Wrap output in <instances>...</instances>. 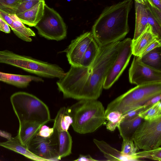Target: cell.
I'll list each match as a JSON object with an SVG mask.
<instances>
[{"label":"cell","instance_id":"44dd1931","mask_svg":"<svg viewBox=\"0 0 161 161\" xmlns=\"http://www.w3.org/2000/svg\"><path fill=\"white\" fill-rule=\"evenodd\" d=\"M72 123V119L68 107H63L58 110L54 119V129L57 131L68 130Z\"/></svg>","mask_w":161,"mask_h":161},{"label":"cell","instance_id":"74e56055","mask_svg":"<svg viewBox=\"0 0 161 161\" xmlns=\"http://www.w3.org/2000/svg\"><path fill=\"white\" fill-rule=\"evenodd\" d=\"M149 1L153 5L161 10V0H149Z\"/></svg>","mask_w":161,"mask_h":161},{"label":"cell","instance_id":"4316f807","mask_svg":"<svg viewBox=\"0 0 161 161\" xmlns=\"http://www.w3.org/2000/svg\"><path fill=\"white\" fill-rule=\"evenodd\" d=\"M21 0H0V11L8 14H15Z\"/></svg>","mask_w":161,"mask_h":161},{"label":"cell","instance_id":"5bb4252c","mask_svg":"<svg viewBox=\"0 0 161 161\" xmlns=\"http://www.w3.org/2000/svg\"><path fill=\"white\" fill-rule=\"evenodd\" d=\"M45 4L44 0L41 1L31 9L16 15L24 24L35 27L42 17Z\"/></svg>","mask_w":161,"mask_h":161},{"label":"cell","instance_id":"1f68e13d","mask_svg":"<svg viewBox=\"0 0 161 161\" xmlns=\"http://www.w3.org/2000/svg\"><path fill=\"white\" fill-rule=\"evenodd\" d=\"M160 47H161V39L156 38L149 44L138 57H140L154 48Z\"/></svg>","mask_w":161,"mask_h":161},{"label":"cell","instance_id":"7402d4cb","mask_svg":"<svg viewBox=\"0 0 161 161\" xmlns=\"http://www.w3.org/2000/svg\"><path fill=\"white\" fill-rule=\"evenodd\" d=\"M139 58L145 64L161 71V47L154 48Z\"/></svg>","mask_w":161,"mask_h":161},{"label":"cell","instance_id":"8992f818","mask_svg":"<svg viewBox=\"0 0 161 161\" xmlns=\"http://www.w3.org/2000/svg\"><path fill=\"white\" fill-rule=\"evenodd\" d=\"M35 27L40 36L48 40L59 41L67 36V28L62 18L46 4L42 17Z\"/></svg>","mask_w":161,"mask_h":161},{"label":"cell","instance_id":"d6a6232c","mask_svg":"<svg viewBox=\"0 0 161 161\" xmlns=\"http://www.w3.org/2000/svg\"><path fill=\"white\" fill-rule=\"evenodd\" d=\"M54 131L53 127L50 128L44 125L41 127L37 135L43 137H48L53 134Z\"/></svg>","mask_w":161,"mask_h":161},{"label":"cell","instance_id":"f546056e","mask_svg":"<svg viewBox=\"0 0 161 161\" xmlns=\"http://www.w3.org/2000/svg\"><path fill=\"white\" fill-rule=\"evenodd\" d=\"M42 0H34L21 3L16 10L15 14H18L31 9Z\"/></svg>","mask_w":161,"mask_h":161},{"label":"cell","instance_id":"7a4b0ae2","mask_svg":"<svg viewBox=\"0 0 161 161\" xmlns=\"http://www.w3.org/2000/svg\"><path fill=\"white\" fill-rule=\"evenodd\" d=\"M74 130L85 134L95 131L105 122L104 108L97 99H83L68 107Z\"/></svg>","mask_w":161,"mask_h":161},{"label":"cell","instance_id":"ab89813d","mask_svg":"<svg viewBox=\"0 0 161 161\" xmlns=\"http://www.w3.org/2000/svg\"><path fill=\"white\" fill-rule=\"evenodd\" d=\"M34 0H21V3L26 1H31Z\"/></svg>","mask_w":161,"mask_h":161},{"label":"cell","instance_id":"cb8c5ba5","mask_svg":"<svg viewBox=\"0 0 161 161\" xmlns=\"http://www.w3.org/2000/svg\"><path fill=\"white\" fill-rule=\"evenodd\" d=\"M138 115L145 120L153 119L161 116L160 101L149 106L145 110L140 113Z\"/></svg>","mask_w":161,"mask_h":161},{"label":"cell","instance_id":"e575fe53","mask_svg":"<svg viewBox=\"0 0 161 161\" xmlns=\"http://www.w3.org/2000/svg\"><path fill=\"white\" fill-rule=\"evenodd\" d=\"M161 98V94L155 96L150 99L145 103L144 105L147 107L152 105L160 101Z\"/></svg>","mask_w":161,"mask_h":161},{"label":"cell","instance_id":"3957f363","mask_svg":"<svg viewBox=\"0 0 161 161\" xmlns=\"http://www.w3.org/2000/svg\"><path fill=\"white\" fill-rule=\"evenodd\" d=\"M10 100L19 123L31 121L44 125L51 120L47 106L32 94L16 92L11 95Z\"/></svg>","mask_w":161,"mask_h":161},{"label":"cell","instance_id":"9a60e30c","mask_svg":"<svg viewBox=\"0 0 161 161\" xmlns=\"http://www.w3.org/2000/svg\"><path fill=\"white\" fill-rule=\"evenodd\" d=\"M19 124L17 135L22 143L27 148L43 125L31 121H24L19 123Z\"/></svg>","mask_w":161,"mask_h":161},{"label":"cell","instance_id":"f1b7e54d","mask_svg":"<svg viewBox=\"0 0 161 161\" xmlns=\"http://www.w3.org/2000/svg\"><path fill=\"white\" fill-rule=\"evenodd\" d=\"M146 8L148 23L151 26L154 33L161 38V23L154 17L150 10L147 7Z\"/></svg>","mask_w":161,"mask_h":161},{"label":"cell","instance_id":"4dcf8cb0","mask_svg":"<svg viewBox=\"0 0 161 161\" xmlns=\"http://www.w3.org/2000/svg\"><path fill=\"white\" fill-rule=\"evenodd\" d=\"M149 106L146 107L143 105L131 110L123 114L122 121L130 119L136 117Z\"/></svg>","mask_w":161,"mask_h":161},{"label":"cell","instance_id":"484cf974","mask_svg":"<svg viewBox=\"0 0 161 161\" xmlns=\"http://www.w3.org/2000/svg\"><path fill=\"white\" fill-rule=\"evenodd\" d=\"M135 156L137 159L148 158L158 161H161V148L160 147L155 149L136 152Z\"/></svg>","mask_w":161,"mask_h":161},{"label":"cell","instance_id":"603a6c76","mask_svg":"<svg viewBox=\"0 0 161 161\" xmlns=\"http://www.w3.org/2000/svg\"><path fill=\"white\" fill-rule=\"evenodd\" d=\"M99 48V46L93 38L83 56L80 67H88L92 64L97 54Z\"/></svg>","mask_w":161,"mask_h":161},{"label":"cell","instance_id":"d6986e66","mask_svg":"<svg viewBox=\"0 0 161 161\" xmlns=\"http://www.w3.org/2000/svg\"><path fill=\"white\" fill-rule=\"evenodd\" d=\"M55 130L57 134L58 156L61 159L71 154L72 143V137L68 130Z\"/></svg>","mask_w":161,"mask_h":161},{"label":"cell","instance_id":"8d00e7d4","mask_svg":"<svg viewBox=\"0 0 161 161\" xmlns=\"http://www.w3.org/2000/svg\"><path fill=\"white\" fill-rule=\"evenodd\" d=\"M0 136L5 138L8 140H10L12 137L10 133L1 130H0Z\"/></svg>","mask_w":161,"mask_h":161},{"label":"cell","instance_id":"30bf717a","mask_svg":"<svg viewBox=\"0 0 161 161\" xmlns=\"http://www.w3.org/2000/svg\"><path fill=\"white\" fill-rule=\"evenodd\" d=\"M93 38L92 33L87 32L71 41L64 51L66 53L68 60L71 66L80 67L83 56Z\"/></svg>","mask_w":161,"mask_h":161},{"label":"cell","instance_id":"ac0fdd59","mask_svg":"<svg viewBox=\"0 0 161 161\" xmlns=\"http://www.w3.org/2000/svg\"><path fill=\"white\" fill-rule=\"evenodd\" d=\"M136 22L134 34L132 41L136 40L146 28L148 24L147 14L145 5L135 1Z\"/></svg>","mask_w":161,"mask_h":161},{"label":"cell","instance_id":"6da1fadb","mask_svg":"<svg viewBox=\"0 0 161 161\" xmlns=\"http://www.w3.org/2000/svg\"><path fill=\"white\" fill-rule=\"evenodd\" d=\"M132 4V0H124L104 9L92 29L99 47L120 41L128 33V16Z\"/></svg>","mask_w":161,"mask_h":161},{"label":"cell","instance_id":"8fae6325","mask_svg":"<svg viewBox=\"0 0 161 161\" xmlns=\"http://www.w3.org/2000/svg\"><path fill=\"white\" fill-rule=\"evenodd\" d=\"M0 15L6 21L16 36L22 40L31 42L32 41L31 37L36 36L35 32L24 25L15 14H8L0 11Z\"/></svg>","mask_w":161,"mask_h":161},{"label":"cell","instance_id":"9c48e42d","mask_svg":"<svg viewBox=\"0 0 161 161\" xmlns=\"http://www.w3.org/2000/svg\"><path fill=\"white\" fill-rule=\"evenodd\" d=\"M130 83L137 85L161 83V71L142 62L137 56H134L129 70Z\"/></svg>","mask_w":161,"mask_h":161},{"label":"cell","instance_id":"836d02e7","mask_svg":"<svg viewBox=\"0 0 161 161\" xmlns=\"http://www.w3.org/2000/svg\"><path fill=\"white\" fill-rule=\"evenodd\" d=\"M0 31L6 33H9L11 31L9 26L0 15Z\"/></svg>","mask_w":161,"mask_h":161},{"label":"cell","instance_id":"d590c367","mask_svg":"<svg viewBox=\"0 0 161 161\" xmlns=\"http://www.w3.org/2000/svg\"><path fill=\"white\" fill-rule=\"evenodd\" d=\"M97 160L92 158L89 155H80L79 158L75 160V161H95Z\"/></svg>","mask_w":161,"mask_h":161},{"label":"cell","instance_id":"2e32d148","mask_svg":"<svg viewBox=\"0 0 161 161\" xmlns=\"http://www.w3.org/2000/svg\"><path fill=\"white\" fill-rule=\"evenodd\" d=\"M0 81L20 88L27 87L32 81L43 82L39 77L5 73L0 71Z\"/></svg>","mask_w":161,"mask_h":161},{"label":"cell","instance_id":"d4e9b609","mask_svg":"<svg viewBox=\"0 0 161 161\" xmlns=\"http://www.w3.org/2000/svg\"><path fill=\"white\" fill-rule=\"evenodd\" d=\"M123 114L118 111H114L109 113L106 116L108 121L106 128L111 131H114L122 121Z\"/></svg>","mask_w":161,"mask_h":161},{"label":"cell","instance_id":"ba28073f","mask_svg":"<svg viewBox=\"0 0 161 161\" xmlns=\"http://www.w3.org/2000/svg\"><path fill=\"white\" fill-rule=\"evenodd\" d=\"M27 148L34 154L46 161L60 159L58 154L57 134L54 129L53 134L48 137L35 136Z\"/></svg>","mask_w":161,"mask_h":161},{"label":"cell","instance_id":"5b68a950","mask_svg":"<svg viewBox=\"0 0 161 161\" xmlns=\"http://www.w3.org/2000/svg\"><path fill=\"white\" fill-rule=\"evenodd\" d=\"M138 150H149L161 145V115L145 120L139 125L132 137Z\"/></svg>","mask_w":161,"mask_h":161},{"label":"cell","instance_id":"f35d334b","mask_svg":"<svg viewBox=\"0 0 161 161\" xmlns=\"http://www.w3.org/2000/svg\"><path fill=\"white\" fill-rule=\"evenodd\" d=\"M135 1L140 3H142L144 4L146 2L147 0H135Z\"/></svg>","mask_w":161,"mask_h":161},{"label":"cell","instance_id":"4fadbf2b","mask_svg":"<svg viewBox=\"0 0 161 161\" xmlns=\"http://www.w3.org/2000/svg\"><path fill=\"white\" fill-rule=\"evenodd\" d=\"M158 38H160L154 33L151 26L148 24L140 36L136 40H132V54L139 56L149 44Z\"/></svg>","mask_w":161,"mask_h":161},{"label":"cell","instance_id":"83f0119b","mask_svg":"<svg viewBox=\"0 0 161 161\" xmlns=\"http://www.w3.org/2000/svg\"><path fill=\"white\" fill-rule=\"evenodd\" d=\"M121 152L125 155L133 156L138 150L132 139L122 138Z\"/></svg>","mask_w":161,"mask_h":161},{"label":"cell","instance_id":"ffe728a7","mask_svg":"<svg viewBox=\"0 0 161 161\" xmlns=\"http://www.w3.org/2000/svg\"><path fill=\"white\" fill-rule=\"evenodd\" d=\"M144 120L138 115L130 119L122 121L117 127L120 136L122 138L131 139L133 134Z\"/></svg>","mask_w":161,"mask_h":161},{"label":"cell","instance_id":"e0dca14e","mask_svg":"<svg viewBox=\"0 0 161 161\" xmlns=\"http://www.w3.org/2000/svg\"><path fill=\"white\" fill-rule=\"evenodd\" d=\"M0 146L20 154L31 160L44 161L45 160L36 155L21 142L18 135L5 142H0Z\"/></svg>","mask_w":161,"mask_h":161},{"label":"cell","instance_id":"52a82bcc","mask_svg":"<svg viewBox=\"0 0 161 161\" xmlns=\"http://www.w3.org/2000/svg\"><path fill=\"white\" fill-rule=\"evenodd\" d=\"M132 55V39L127 38L120 41L116 58L104 81V89L109 88L118 80L128 65Z\"/></svg>","mask_w":161,"mask_h":161},{"label":"cell","instance_id":"60d3db41","mask_svg":"<svg viewBox=\"0 0 161 161\" xmlns=\"http://www.w3.org/2000/svg\"></svg>","mask_w":161,"mask_h":161},{"label":"cell","instance_id":"7c38bea8","mask_svg":"<svg viewBox=\"0 0 161 161\" xmlns=\"http://www.w3.org/2000/svg\"><path fill=\"white\" fill-rule=\"evenodd\" d=\"M93 142L107 160L137 161L135 156H130L124 155L120 151L113 147L104 141L94 139Z\"/></svg>","mask_w":161,"mask_h":161},{"label":"cell","instance_id":"277c9868","mask_svg":"<svg viewBox=\"0 0 161 161\" xmlns=\"http://www.w3.org/2000/svg\"><path fill=\"white\" fill-rule=\"evenodd\" d=\"M161 94V83L137 85L109 103L105 110L106 116L110 112L118 111L123 114L143 105L153 97Z\"/></svg>","mask_w":161,"mask_h":161}]
</instances>
